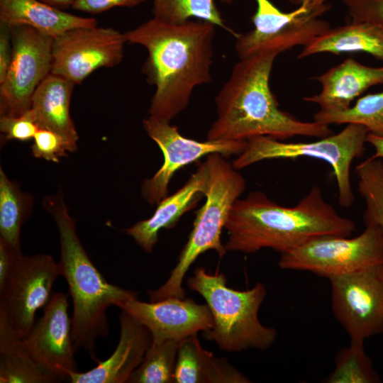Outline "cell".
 <instances>
[{"label":"cell","instance_id":"24","mask_svg":"<svg viewBox=\"0 0 383 383\" xmlns=\"http://www.w3.org/2000/svg\"><path fill=\"white\" fill-rule=\"evenodd\" d=\"M62 382L42 366L25 348L22 338L0 313V382L53 383Z\"/></svg>","mask_w":383,"mask_h":383},{"label":"cell","instance_id":"9","mask_svg":"<svg viewBox=\"0 0 383 383\" xmlns=\"http://www.w3.org/2000/svg\"><path fill=\"white\" fill-rule=\"evenodd\" d=\"M365 226L355 238L333 235L315 238L281 254L278 265L283 270L306 271L329 279L383 264V230L375 224Z\"/></svg>","mask_w":383,"mask_h":383},{"label":"cell","instance_id":"13","mask_svg":"<svg viewBox=\"0 0 383 383\" xmlns=\"http://www.w3.org/2000/svg\"><path fill=\"white\" fill-rule=\"evenodd\" d=\"M148 136L160 148L164 162L150 178L143 181V197L151 205L157 204L167 196L170 182L177 171L204 156L219 153L239 155L247 146L245 140H209L199 141L183 136L175 126L151 116L143 121Z\"/></svg>","mask_w":383,"mask_h":383},{"label":"cell","instance_id":"38","mask_svg":"<svg viewBox=\"0 0 383 383\" xmlns=\"http://www.w3.org/2000/svg\"><path fill=\"white\" fill-rule=\"evenodd\" d=\"M57 9L72 7L75 0H40Z\"/></svg>","mask_w":383,"mask_h":383},{"label":"cell","instance_id":"28","mask_svg":"<svg viewBox=\"0 0 383 383\" xmlns=\"http://www.w3.org/2000/svg\"><path fill=\"white\" fill-rule=\"evenodd\" d=\"M179 341H152L141 363L133 372L131 383H172Z\"/></svg>","mask_w":383,"mask_h":383},{"label":"cell","instance_id":"17","mask_svg":"<svg viewBox=\"0 0 383 383\" xmlns=\"http://www.w3.org/2000/svg\"><path fill=\"white\" fill-rule=\"evenodd\" d=\"M119 321L120 338L113 353L106 360H99L90 370L68 372L70 382H128L149 348L152 336L145 326L125 310L121 309Z\"/></svg>","mask_w":383,"mask_h":383},{"label":"cell","instance_id":"1","mask_svg":"<svg viewBox=\"0 0 383 383\" xmlns=\"http://www.w3.org/2000/svg\"><path fill=\"white\" fill-rule=\"evenodd\" d=\"M144 47L143 72L155 87L150 116L170 123L188 106L194 89L211 82L216 26L189 20L172 24L152 18L124 33Z\"/></svg>","mask_w":383,"mask_h":383},{"label":"cell","instance_id":"3","mask_svg":"<svg viewBox=\"0 0 383 383\" xmlns=\"http://www.w3.org/2000/svg\"><path fill=\"white\" fill-rule=\"evenodd\" d=\"M274 52L240 59L215 98L216 118L209 140H245L269 136L284 140L294 136L324 138L329 125L303 121L279 109L270 87Z\"/></svg>","mask_w":383,"mask_h":383},{"label":"cell","instance_id":"34","mask_svg":"<svg viewBox=\"0 0 383 383\" xmlns=\"http://www.w3.org/2000/svg\"><path fill=\"white\" fill-rule=\"evenodd\" d=\"M146 0H75L72 8L76 11L99 14L115 7L133 8Z\"/></svg>","mask_w":383,"mask_h":383},{"label":"cell","instance_id":"7","mask_svg":"<svg viewBox=\"0 0 383 383\" xmlns=\"http://www.w3.org/2000/svg\"><path fill=\"white\" fill-rule=\"evenodd\" d=\"M367 133L364 126L349 123L340 132L313 142H286L257 136L247 140L245 149L232 165L238 170L265 160L309 157L323 160L333 169L339 204L349 207L355 199L350 167L353 161L365 153Z\"/></svg>","mask_w":383,"mask_h":383},{"label":"cell","instance_id":"25","mask_svg":"<svg viewBox=\"0 0 383 383\" xmlns=\"http://www.w3.org/2000/svg\"><path fill=\"white\" fill-rule=\"evenodd\" d=\"M33 197L23 192L0 169V239L21 250V231L30 214Z\"/></svg>","mask_w":383,"mask_h":383},{"label":"cell","instance_id":"33","mask_svg":"<svg viewBox=\"0 0 383 383\" xmlns=\"http://www.w3.org/2000/svg\"><path fill=\"white\" fill-rule=\"evenodd\" d=\"M352 21H367L383 30V0H340Z\"/></svg>","mask_w":383,"mask_h":383},{"label":"cell","instance_id":"14","mask_svg":"<svg viewBox=\"0 0 383 383\" xmlns=\"http://www.w3.org/2000/svg\"><path fill=\"white\" fill-rule=\"evenodd\" d=\"M126 43L125 34L112 28L67 30L53 38L51 74L80 84L96 70L120 64Z\"/></svg>","mask_w":383,"mask_h":383},{"label":"cell","instance_id":"19","mask_svg":"<svg viewBox=\"0 0 383 383\" xmlns=\"http://www.w3.org/2000/svg\"><path fill=\"white\" fill-rule=\"evenodd\" d=\"M208 182V168L204 162L174 194L158 204L152 216L126 229V233L145 252H152L161 229L171 228L182 216L192 209L204 195Z\"/></svg>","mask_w":383,"mask_h":383},{"label":"cell","instance_id":"31","mask_svg":"<svg viewBox=\"0 0 383 383\" xmlns=\"http://www.w3.org/2000/svg\"><path fill=\"white\" fill-rule=\"evenodd\" d=\"M77 147L61 135L47 129H39L33 138L31 150L33 156L48 161L59 162L67 152H74Z\"/></svg>","mask_w":383,"mask_h":383},{"label":"cell","instance_id":"11","mask_svg":"<svg viewBox=\"0 0 383 383\" xmlns=\"http://www.w3.org/2000/svg\"><path fill=\"white\" fill-rule=\"evenodd\" d=\"M10 28L13 55L0 84V116L16 117L30 109L35 90L51 73L53 38L27 26Z\"/></svg>","mask_w":383,"mask_h":383},{"label":"cell","instance_id":"37","mask_svg":"<svg viewBox=\"0 0 383 383\" xmlns=\"http://www.w3.org/2000/svg\"><path fill=\"white\" fill-rule=\"evenodd\" d=\"M366 142L370 143L374 149L375 153L372 156L383 159V137L368 133Z\"/></svg>","mask_w":383,"mask_h":383},{"label":"cell","instance_id":"16","mask_svg":"<svg viewBox=\"0 0 383 383\" xmlns=\"http://www.w3.org/2000/svg\"><path fill=\"white\" fill-rule=\"evenodd\" d=\"M118 308L125 310L145 326L152 341H180L200 331L211 329L213 321L207 305L186 298L171 297L150 302L131 298Z\"/></svg>","mask_w":383,"mask_h":383},{"label":"cell","instance_id":"30","mask_svg":"<svg viewBox=\"0 0 383 383\" xmlns=\"http://www.w3.org/2000/svg\"><path fill=\"white\" fill-rule=\"evenodd\" d=\"M328 383H377L381 379L373 367L364 343L350 341L335 358V368L326 379Z\"/></svg>","mask_w":383,"mask_h":383},{"label":"cell","instance_id":"20","mask_svg":"<svg viewBox=\"0 0 383 383\" xmlns=\"http://www.w3.org/2000/svg\"><path fill=\"white\" fill-rule=\"evenodd\" d=\"M53 74L48 75L35 90L27 111L39 129L55 132L77 147L79 136L70 113L74 86Z\"/></svg>","mask_w":383,"mask_h":383},{"label":"cell","instance_id":"36","mask_svg":"<svg viewBox=\"0 0 383 383\" xmlns=\"http://www.w3.org/2000/svg\"><path fill=\"white\" fill-rule=\"evenodd\" d=\"M21 254L0 239V292L4 289L16 262Z\"/></svg>","mask_w":383,"mask_h":383},{"label":"cell","instance_id":"2","mask_svg":"<svg viewBox=\"0 0 383 383\" xmlns=\"http://www.w3.org/2000/svg\"><path fill=\"white\" fill-rule=\"evenodd\" d=\"M225 228L226 251L254 253L271 248L282 254L319 236L349 237L355 225L340 216L314 185L292 207L277 204L262 192L252 191L235 201Z\"/></svg>","mask_w":383,"mask_h":383},{"label":"cell","instance_id":"27","mask_svg":"<svg viewBox=\"0 0 383 383\" xmlns=\"http://www.w3.org/2000/svg\"><path fill=\"white\" fill-rule=\"evenodd\" d=\"M313 121L328 125L359 124L368 133L383 137V91L363 96L345 111L319 109L314 114Z\"/></svg>","mask_w":383,"mask_h":383},{"label":"cell","instance_id":"4","mask_svg":"<svg viewBox=\"0 0 383 383\" xmlns=\"http://www.w3.org/2000/svg\"><path fill=\"white\" fill-rule=\"evenodd\" d=\"M43 205L58 230L60 274L65 277L73 304L74 349H83L98 362L96 341L109 335L106 311L137 296L134 292L109 283L90 260L76 231L62 192L44 199Z\"/></svg>","mask_w":383,"mask_h":383},{"label":"cell","instance_id":"35","mask_svg":"<svg viewBox=\"0 0 383 383\" xmlns=\"http://www.w3.org/2000/svg\"><path fill=\"white\" fill-rule=\"evenodd\" d=\"M13 55L11 30L9 25L0 23V84L9 71Z\"/></svg>","mask_w":383,"mask_h":383},{"label":"cell","instance_id":"23","mask_svg":"<svg viewBox=\"0 0 383 383\" xmlns=\"http://www.w3.org/2000/svg\"><path fill=\"white\" fill-rule=\"evenodd\" d=\"M364 52L383 61V30L367 21H352L328 30L304 46L297 57L320 53Z\"/></svg>","mask_w":383,"mask_h":383},{"label":"cell","instance_id":"22","mask_svg":"<svg viewBox=\"0 0 383 383\" xmlns=\"http://www.w3.org/2000/svg\"><path fill=\"white\" fill-rule=\"evenodd\" d=\"M176 383H247L248 378L226 360L201 345L196 335L179 342L174 372Z\"/></svg>","mask_w":383,"mask_h":383},{"label":"cell","instance_id":"6","mask_svg":"<svg viewBox=\"0 0 383 383\" xmlns=\"http://www.w3.org/2000/svg\"><path fill=\"white\" fill-rule=\"evenodd\" d=\"M187 285L205 299L212 314L213 327L204 331V336L222 350H264L274 343L276 330L262 325L258 318L267 294L263 284L258 282L251 289L235 290L227 286L223 273L217 270L211 274L199 267L187 280Z\"/></svg>","mask_w":383,"mask_h":383},{"label":"cell","instance_id":"18","mask_svg":"<svg viewBox=\"0 0 383 383\" xmlns=\"http://www.w3.org/2000/svg\"><path fill=\"white\" fill-rule=\"evenodd\" d=\"M311 79L320 83L321 91L303 100L318 104L323 111H342L371 87L383 84V66L369 67L348 58Z\"/></svg>","mask_w":383,"mask_h":383},{"label":"cell","instance_id":"26","mask_svg":"<svg viewBox=\"0 0 383 383\" xmlns=\"http://www.w3.org/2000/svg\"><path fill=\"white\" fill-rule=\"evenodd\" d=\"M231 4L233 0H220ZM154 18L172 24H181L192 18L209 22L224 29L235 38L239 33L228 27L216 5V0H153Z\"/></svg>","mask_w":383,"mask_h":383},{"label":"cell","instance_id":"15","mask_svg":"<svg viewBox=\"0 0 383 383\" xmlns=\"http://www.w3.org/2000/svg\"><path fill=\"white\" fill-rule=\"evenodd\" d=\"M68 306L67 294H53L42 317L22 338L30 355L61 381L68 379V372L77 371Z\"/></svg>","mask_w":383,"mask_h":383},{"label":"cell","instance_id":"21","mask_svg":"<svg viewBox=\"0 0 383 383\" xmlns=\"http://www.w3.org/2000/svg\"><path fill=\"white\" fill-rule=\"evenodd\" d=\"M0 23L27 26L53 38L74 28L97 26L94 18L76 16L40 0H0Z\"/></svg>","mask_w":383,"mask_h":383},{"label":"cell","instance_id":"12","mask_svg":"<svg viewBox=\"0 0 383 383\" xmlns=\"http://www.w3.org/2000/svg\"><path fill=\"white\" fill-rule=\"evenodd\" d=\"M60 275L59 263L49 255L21 254L17 259L0 292V313L20 338L26 337L33 328L35 313L50 301Z\"/></svg>","mask_w":383,"mask_h":383},{"label":"cell","instance_id":"29","mask_svg":"<svg viewBox=\"0 0 383 383\" xmlns=\"http://www.w3.org/2000/svg\"><path fill=\"white\" fill-rule=\"evenodd\" d=\"M358 192L365 201V224H375L383 230V159L373 156L355 167Z\"/></svg>","mask_w":383,"mask_h":383},{"label":"cell","instance_id":"5","mask_svg":"<svg viewBox=\"0 0 383 383\" xmlns=\"http://www.w3.org/2000/svg\"><path fill=\"white\" fill-rule=\"evenodd\" d=\"M205 162L208 168L205 203L196 212L193 228L168 279L157 289L148 292L151 301L185 298L183 279L198 257L215 250L222 257L227 252L221 241L222 231L234 203L245 189L246 182L221 154L207 155Z\"/></svg>","mask_w":383,"mask_h":383},{"label":"cell","instance_id":"32","mask_svg":"<svg viewBox=\"0 0 383 383\" xmlns=\"http://www.w3.org/2000/svg\"><path fill=\"white\" fill-rule=\"evenodd\" d=\"M39 130L28 112L20 116H0V131L4 141H28Z\"/></svg>","mask_w":383,"mask_h":383},{"label":"cell","instance_id":"8","mask_svg":"<svg viewBox=\"0 0 383 383\" xmlns=\"http://www.w3.org/2000/svg\"><path fill=\"white\" fill-rule=\"evenodd\" d=\"M299 6L282 11L270 0H256L252 17L254 28L235 38V50L240 59L263 52H281L305 46L330 28L321 18L331 6L328 0H287Z\"/></svg>","mask_w":383,"mask_h":383},{"label":"cell","instance_id":"10","mask_svg":"<svg viewBox=\"0 0 383 383\" xmlns=\"http://www.w3.org/2000/svg\"><path fill=\"white\" fill-rule=\"evenodd\" d=\"M333 314L350 341L383 333V264L328 279Z\"/></svg>","mask_w":383,"mask_h":383}]
</instances>
